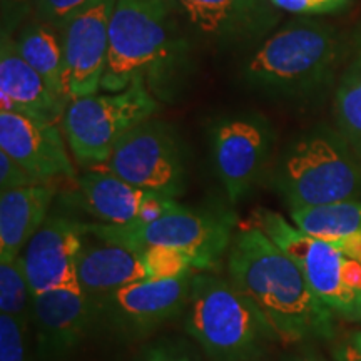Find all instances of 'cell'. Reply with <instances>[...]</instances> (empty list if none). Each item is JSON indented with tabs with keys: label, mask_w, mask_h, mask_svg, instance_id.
Masks as SVG:
<instances>
[{
	"label": "cell",
	"mask_w": 361,
	"mask_h": 361,
	"mask_svg": "<svg viewBox=\"0 0 361 361\" xmlns=\"http://www.w3.org/2000/svg\"><path fill=\"white\" fill-rule=\"evenodd\" d=\"M8 2L13 4V6H17V7H22V6H25L29 0H8Z\"/></svg>",
	"instance_id": "836d02e7"
},
{
	"label": "cell",
	"mask_w": 361,
	"mask_h": 361,
	"mask_svg": "<svg viewBox=\"0 0 361 361\" xmlns=\"http://www.w3.org/2000/svg\"><path fill=\"white\" fill-rule=\"evenodd\" d=\"M57 123L32 119L19 112H0V151L7 152L40 184L75 179Z\"/></svg>",
	"instance_id": "9a60e30c"
},
{
	"label": "cell",
	"mask_w": 361,
	"mask_h": 361,
	"mask_svg": "<svg viewBox=\"0 0 361 361\" xmlns=\"http://www.w3.org/2000/svg\"><path fill=\"white\" fill-rule=\"evenodd\" d=\"M116 2L87 0L59 27L64 52V90L69 102L94 96L101 89Z\"/></svg>",
	"instance_id": "7c38bea8"
},
{
	"label": "cell",
	"mask_w": 361,
	"mask_h": 361,
	"mask_svg": "<svg viewBox=\"0 0 361 361\" xmlns=\"http://www.w3.org/2000/svg\"><path fill=\"white\" fill-rule=\"evenodd\" d=\"M209 142L216 174L229 201L236 204L264 174L274 130L264 116L241 112L216 121L211 126Z\"/></svg>",
	"instance_id": "30bf717a"
},
{
	"label": "cell",
	"mask_w": 361,
	"mask_h": 361,
	"mask_svg": "<svg viewBox=\"0 0 361 361\" xmlns=\"http://www.w3.org/2000/svg\"><path fill=\"white\" fill-rule=\"evenodd\" d=\"M171 0H117L101 90L121 92L144 80L157 101H173L191 71V44Z\"/></svg>",
	"instance_id": "7a4b0ae2"
},
{
	"label": "cell",
	"mask_w": 361,
	"mask_h": 361,
	"mask_svg": "<svg viewBox=\"0 0 361 361\" xmlns=\"http://www.w3.org/2000/svg\"><path fill=\"white\" fill-rule=\"evenodd\" d=\"M0 361H32L29 326L7 314H0Z\"/></svg>",
	"instance_id": "484cf974"
},
{
	"label": "cell",
	"mask_w": 361,
	"mask_h": 361,
	"mask_svg": "<svg viewBox=\"0 0 361 361\" xmlns=\"http://www.w3.org/2000/svg\"><path fill=\"white\" fill-rule=\"evenodd\" d=\"M228 279L284 345L335 336V313L316 296L300 266L256 226L246 224L228 251Z\"/></svg>",
	"instance_id": "6da1fadb"
},
{
	"label": "cell",
	"mask_w": 361,
	"mask_h": 361,
	"mask_svg": "<svg viewBox=\"0 0 361 361\" xmlns=\"http://www.w3.org/2000/svg\"><path fill=\"white\" fill-rule=\"evenodd\" d=\"M30 303L32 291L27 281L22 255L19 258L0 261V314L12 316L29 326Z\"/></svg>",
	"instance_id": "cb8c5ba5"
},
{
	"label": "cell",
	"mask_w": 361,
	"mask_h": 361,
	"mask_svg": "<svg viewBox=\"0 0 361 361\" xmlns=\"http://www.w3.org/2000/svg\"><path fill=\"white\" fill-rule=\"evenodd\" d=\"M149 191L134 186L111 171H90L78 179V192L72 197L97 223L130 224L137 219Z\"/></svg>",
	"instance_id": "ffe728a7"
},
{
	"label": "cell",
	"mask_w": 361,
	"mask_h": 361,
	"mask_svg": "<svg viewBox=\"0 0 361 361\" xmlns=\"http://www.w3.org/2000/svg\"><path fill=\"white\" fill-rule=\"evenodd\" d=\"M180 204L174 197L164 196V194L157 192H149L146 197H144L141 209H139L137 219L130 224H149L154 223V221L164 218L166 214L173 213V211L178 209Z\"/></svg>",
	"instance_id": "f546056e"
},
{
	"label": "cell",
	"mask_w": 361,
	"mask_h": 361,
	"mask_svg": "<svg viewBox=\"0 0 361 361\" xmlns=\"http://www.w3.org/2000/svg\"><path fill=\"white\" fill-rule=\"evenodd\" d=\"M146 268L147 279H176L196 273L191 259L173 247L152 246L139 252Z\"/></svg>",
	"instance_id": "d4e9b609"
},
{
	"label": "cell",
	"mask_w": 361,
	"mask_h": 361,
	"mask_svg": "<svg viewBox=\"0 0 361 361\" xmlns=\"http://www.w3.org/2000/svg\"><path fill=\"white\" fill-rule=\"evenodd\" d=\"M179 17L207 44L228 47L263 39L279 22L269 0H171Z\"/></svg>",
	"instance_id": "5bb4252c"
},
{
	"label": "cell",
	"mask_w": 361,
	"mask_h": 361,
	"mask_svg": "<svg viewBox=\"0 0 361 361\" xmlns=\"http://www.w3.org/2000/svg\"><path fill=\"white\" fill-rule=\"evenodd\" d=\"M87 0H32L35 20L59 30L64 22Z\"/></svg>",
	"instance_id": "4316f807"
},
{
	"label": "cell",
	"mask_w": 361,
	"mask_h": 361,
	"mask_svg": "<svg viewBox=\"0 0 361 361\" xmlns=\"http://www.w3.org/2000/svg\"><path fill=\"white\" fill-rule=\"evenodd\" d=\"M284 361H328L324 356L313 348H305L301 351H296L290 356H286Z\"/></svg>",
	"instance_id": "d6a6232c"
},
{
	"label": "cell",
	"mask_w": 361,
	"mask_h": 361,
	"mask_svg": "<svg viewBox=\"0 0 361 361\" xmlns=\"http://www.w3.org/2000/svg\"><path fill=\"white\" fill-rule=\"evenodd\" d=\"M104 168L144 191L174 200L186 189V157L178 134L151 117L116 142Z\"/></svg>",
	"instance_id": "9c48e42d"
},
{
	"label": "cell",
	"mask_w": 361,
	"mask_h": 361,
	"mask_svg": "<svg viewBox=\"0 0 361 361\" xmlns=\"http://www.w3.org/2000/svg\"><path fill=\"white\" fill-rule=\"evenodd\" d=\"M157 99L144 80H134L121 92H104L67 104L61 126L74 159L84 168L109 161L116 142L157 112Z\"/></svg>",
	"instance_id": "ba28073f"
},
{
	"label": "cell",
	"mask_w": 361,
	"mask_h": 361,
	"mask_svg": "<svg viewBox=\"0 0 361 361\" xmlns=\"http://www.w3.org/2000/svg\"><path fill=\"white\" fill-rule=\"evenodd\" d=\"M333 355H335V361H361V329L343 340L333 351Z\"/></svg>",
	"instance_id": "1f68e13d"
},
{
	"label": "cell",
	"mask_w": 361,
	"mask_h": 361,
	"mask_svg": "<svg viewBox=\"0 0 361 361\" xmlns=\"http://www.w3.org/2000/svg\"><path fill=\"white\" fill-rule=\"evenodd\" d=\"M52 27L32 22L27 24L16 39L17 49L20 56L47 85L52 94L59 99H66L64 90V52H62V40Z\"/></svg>",
	"instance_id": "44dd1931"
},
{
	"label": "cell",
	"mask_w": 361,
	"mask_h": 361,
	"mask_svg": "<svg viewBox=\"0 0 361 361\" xmlns=\"http://www.w3.org/2000/svg\"><path fill=\"white\" fill-rule=\"evenodd\" d=\"M67 102L49 90L24 61L16 40L2 35L0 45V112H19L45 123H61Z\"/></svg>",
	"instance_id": "e0dca14e"
},
{
	"label": "cell",
	"mask_w": 361,
	"mask_h": 361,
	"mask_svg": "<svg viewBox=\"0 0 361 361\" xmlns=\"http://www.w3.org/2000/svg\"><path fill=\"white\" fill-rule=\"evenodd\" d=\"M96 301L79 284L32 295L30 323L42 361H64L96 328Z\"/></svg>",
	"instance_id": "4fadbf2b"
},
{
	"label": "cell",
	"mask_w": 361,
	"mask_h": 361,
	"mask_svg": "<svg viewBox=\"0 0 361 361\" xmlns=\"http://www.w3.org/2000/svg\"><path fill=\"white\" fill-rule=\"evenodd\" d=\"M56 189L34 184L0 192V261L19 258L40 226L49 218Z\"/></svg>",
	"instance_id": "d6986e66"
},
{
	"label": "cell",
	"mask_w": 361,
	"mask_h": 361,
	"mask_svg": "<svg viewBox=\"0 0 361 361\" xmlns=\"http://www.w3.org/2000/svg\"><path fill=\"white\" fill-rule=\"evenodd\" d=\"M269 184L290 209L361 201V162L340 130L316 126L288 144Z\"/></svg>",
	"instance_id": "277c9868"
},
{
	"label": "cell",
	"mask_w": 361,
	"mask_h": 361,
	"mask_svg": "<svg viewBox=\"0 0 361 361\" xmlns=\"http://www.w3.org/2000/svg\"><path fill=\"white\" fill-rule=\"evenodd\" d=\"M135 361H197V358L179 343L161 341L144 350Z\"/></svg>",
	"instance_id": "4dcf8cb0"
},
{
	"label": "cell",
	"mask_w": 361,
	"mask_h": 361,
	"mask_svg": "<svg viewBox=\"0 0 361 361\" xmlns=\"http://www.w3.org/2000/svg\"><path fill=\"white\" fill-rule=\"evenodd\" d=\"M247 224L261 229L296 261L316 296L333 313L348 322H361V263L271 209H255Z\"/></svg>",
	"instance_id": "52a82bcc"
},
{
	"label": "cell",
	"mask_w": 361,
	"mask_h": 361,
	"mask_svg": "<svg viewBox=\"0 0 361 361\" xmlns=\"http://www.w3.org/2000/svg\"><path fill=\"white\" fill-rule=\"evenodd\" d=\"M290 216L298 229L331 245L361 236V201L296 207Z\"/></svg>",
	"instance_id": "7402d4cb"
},
{
	"label": "cell",
	"mask_w": 361,
	"mask_h": 361,
	"mask_svg": "<svg viewBox=\"0 0 361 361\" xmlns=\"http://www.w3.org/2000/svg\"><path fill=\"white\" fill-rule=\"evenodd\" d=\"M85 241V223L69 216H49L22 251L32 295L75 281L78 259Z\"/></svg>",
	"instance_id": "2e32d148"
},
{
	"label": "cell",
	"mask_w": 361,
	"mask_h": 361,
	"mask_svg": "<svg viewBox=\"0 0 361 361\" xmlns=\"http://www.w3.org/2000/svg\"><path fill=\"white\" fill-rule=\"evenodd\" d=\"M142 279H147V273L139 252L85 234L75 269V281L85 295L94 301H101L121 288Z\"/></svg>",
	"instance_id": "ac0fdd59"
},
{
	"label": "cell",
	"mask_w": 361,
	"mask_h": 361,
	"mask_svg": "<svg viewBox=\"0 0 361 361\" xmlns=\"http://www.w3.org/2000/svg\"><path fill=\"white\" fill-rule=\"evenodd\" d=\"M335 121L361 162V49L343 72L336 89Z\"/></svg>",
	"instance_id": "603a6c76"
},
{
	"label": "cell",
	"mask_w": 361,
	"mask_h": 361,
	"mask_svg": "<svg viewBox=\"0 0 361 361\" xmlns=\"http://www.w3.org/2000/svg\"><path fill=\"white\" fill-rule=\"evenodd\" d=\"M343 54L340 30L301 17L263 40L243 61L239 78L264 96L306 101L333 82Z\"/></svg>",
	"instance_id": "3957f363"
},
{
	"label": "cell",
	"mask_w": 361,
	"mask_h": 361,
	"mask_svg": "<svg viewBox=\"0 0 361 361\" xmlns=\"http://www.w3.org/2000/svg\"><path fill=\"white\" fill-rule=\"evenodd\" d=\"M40 184L13 157L0 151V192Z\"/></svg>",
	"instance_id": "f1b7e54d"
},
{
	"label": "cell",
	"mask_w": 361,
	"mask_h": 361,
	"mask_svg": "<svg viewBox=\"0 0 361 361\" xmlns=\"http://www.w3.org/2000/svg\"><path fill=\"white\" fill-rule=\"evenodd\" d=\"M279 11H286L296 16H323L335 13L345 8L351 0H269Z\"/></svg>",
	"instance_id": "83f0119b"
},
{
	"label": "cell",
	"mask_w": 361,
	"mask_h": 361,
	"mask_svg": "<svg viewBox=\"0 0 361 361\" xmlns=\"http://www.w3.org/2000/svg\"><path fill=\"white\" fill-rule=\"evenodd\" d=\"M192 274L161 281L142 279L96 301V328L124 340L149 336L186 308Z\"/></svg>",
	"instance_id": "8fae6325"
},
{
	"label": "cell",
	"mask_w": 361,
	"mask_h": 361,
	"mask_svg": "<svg viewBox=\"0 0 361 361\" xmlns=\"http://www.w3.org/2000/svg\"><path fill=\"white\" fill-rule=\"evenodd\" d=\"M184 311L188 335L214 361H256L278 341L256 306L229 279L207 271L192 274Z\"/></svg>",
	"instance_id": "5b68a950"
},
{
	"label": "cell",
	"mask_w": 361,
	"mask_h": 361,
	"mask_svg": "<svg viewBox=\"0 0 361 361\" xmlns=\"http://www.w3.org/2000/svg\"><path fill=\"white\" fill-rule=\"evenodd\" d=\"M236 216L231 211L180 204L173 213L149 224L85 223V234L117 243L135 252L152 246L173 247L186 255L196 271H213L228 255Z\"/></svg>",
	"instance_id": "8992f818"
}]
</instances>
